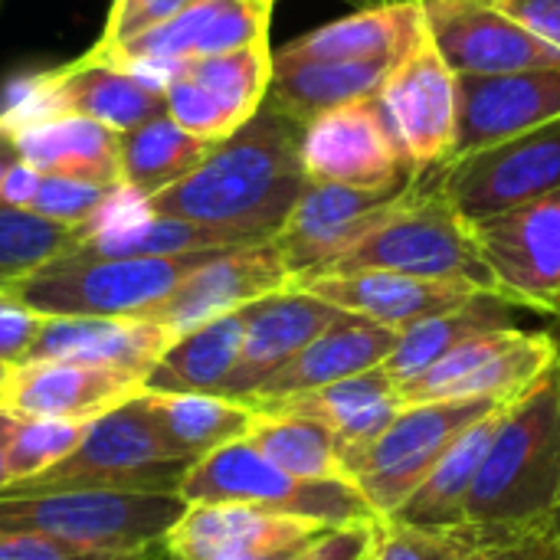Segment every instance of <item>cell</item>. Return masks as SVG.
Returning a JSON list of instances; mask_svg holds the SVG:
<instances>
[{
    "instance_id": "51",
    "label": "cell",
    "mask_w": 560,
    "mask_h": 560,
    "mask_svg": "<svg viewBox=\"0 0 560 560\" xmlns=\"http://www.w3.org/2000/svg\"><path fill=\"white\" fill-rule=\"evenodd\" d=\"M345 3H351V7L358 10V7H374V3H394V0H345Z\"/></svg>"
},
{
    "instance_id": "38",
    "label": "cell",
    "mask_w": 560,
    "mask_h": 560,
    "mask_svg": "<svg viewBox=\"0 0 560 560\" xmlns=\"http://www.w3.org/2000/svg\"><path fill=\"white\" fill-rule=\"evenodd\" d=\"M371 560H469L459 528H420L400 518H374Z\"/></svg>"
},
{
    "instance_id": "46",
    "label": "cell",
    "mask_w": 560,
    "mask_h": 560,
    "mask_svg": "<svg viewBox=\"0 0 560 560\" xmlns=\"http://www.w3.org/2000/svg\"><path fill=\"white\" fill-rule=\"evenodd\" d=\"M371 525L374 522L331 528L292 560H364L371 555Z\"/></svg>"
},
{
    "instance_id": "33",
    "label": "cell",
    "mask_w": 560,
    "mask_h": 560,
    "mask_svg": "<svg viewBox=\"0 0 560 560\" xmlns=\"http://www.w3.org/2000/svg\"><path fill=\"white\" fill-rule=\"evenodd\" d=\"M253 450H259L272 466L295 479L325 482V479H345L335 433L299 413H256L249 433L243 436Z\"/></svg>"
},
{
    "instance_id": "45",
    "label": "cell",
    "mask_w": 560,
    "mask_h": 560,
    "mask_svg": "<svg viewBox=\"0 0 560 560\" xmlns=\"http://www.w3.org/2000/svg\"><path fill=\"white\" fill-rule=\"evenodd\" d=\"M489 3L560 52V0H489Z\"/></svg>"
},
{
    "instance_id": "17",
    "label": "cell",
    "mask_w": 560,
    "mask_h": 560,
    "mask_svg": "<svg viewBox=\"0 0 560 560\" xmlns=\"http://www.w3.org/2000/svg\"><path fill=\"white\" fill-rule=\"evenodd\" d=\"M341 315H345L341 308L295 285L246 305L243 351L220 397L246 400L249 394H256L276 371H282L292 358H299V351H305Z\"/></svg>"
},
{
    "instance_id": "22",
    "label": "cell",
    "mask_w": 560,
    "mask_h": 560,
    "mask_svg": "<svg viewBox=\"0 0 560 560\" xmlns=\"http://www.w3.org/2000/svg\"><path fill=\"white\" fill-rule=\"evenodd\" d=\"M404 410L397 384L377 368L338 384H328L322 390H308L289 400H279L256 413H299L325 423L335 433L341 472L348 479L351 466L384 436V430L397 420Z\"/></svg>"
},
{
    "instance_id": "32",
    "label": "cell",
    "mask_w": 560,
    "mask_h": 560,
    "mask_svg": "<svg viewBox=\"0 0 560 560\" xmlns=\"http://www.w3.org/2000/svg\"><path fill=\"white\" fill-rule=\"evenodd\" d=\"M210 141L184 131L164 112L121 135V184H131L154 197L184 180L210 154Z\"/></svg>"
},
{
    "instance_id": "25",
    "label": "cell",
    "mask_w": 560,
    "mask_h": 560,
    "mask_svg": "<svg viewBox=\"0 0 560 560\" xmlns=\"http://www.w3.org/2000/svg\"><path fill=\"white\" fill-rule=\"evenodd\" d=\"M20 161L39 174H59L98 187L121 184V135L85 115H59L13 135Z\"/></svg>"
},
{
    "instance_id": "43",
    "label": "cell",
    "mask_w": 560,
    "mask_h": 560,
    "mask_svg": "<svg viewBox=\"0 0 560 560\" xmlns=\"http://www.w3.org/2000/svg\"><path fill=\"white\" fill-rule=\"evenodd\" d=\"M161 548L141 551V555H112V551L69 548V545L49 541V538H36V535L0 532V560H151L154 555H161Z\"/></svg>"
},
{
    "instance_id": "4",
    "label": "cell",
    "mask_w": 560,
    "mask_h": 560,
    "mask_svg": "<svg viewBox=\"0 0 560 560\" xmlns=\"http://www.w3.org/2000/svg\"><path fill=\"white\" fill-rule=\"evenodd\" d=\"M187 502L177 492H0V532L69 548L141 555L164 545Z\"/></svg>"
},
{
    "instance_id": "42",
    "label": "cell",
    "mask_w": 560,
    "mask_h": 560,
    "mask_svg": "<svg viewBox=\"0 0 560 560\" xmlns=\"http://www.w3.org/2000/svg\"><path fill=\"white\" fill-rule=\"evenodd\" d=\"M108 187H98V184H85V180H72V177H59V174H46L43 184H39V194L33 200V213L52 220V223H62L69 230H79L92 210L102 203Z\"/></svg>"
},
{
    "instance_id": "52",
    "label": "cell",
    "mask_w": 560,
    "mask_h": 560,
    "mask_svg": "<svg viewBox=\"0 0 560 560\" xmlns=\"http://www.w3.org/2000/svg\"><path fill=\"white\" fill-rule=\"evenodd\" d=\"M551 322H555V325H551L548 331H551V338L558 341V351H560V312H558V315H555V318H551Z\"/></svg>"
},
{
    "instance_id": "6",
    "label": "cell",
    "mask_w": 560,
    "mask_h": 560,
    "mask_svg": "<svg viewBox=\"0 0 560 560\" xmlns=\"http://www.w3.org/2000/svg\"><path fill=\"white\" fill-rule=\"evenodd\" d=\"M187 505H249L272 515L305 518L328 528L368 525L374 509L348 479L308 482L272 466L246 440L197 459L177 486Z\"/></svg>"
},
{
    "instance_id": "29",
    "label": "cell",
    "mask_w": 560,
    "mask_h": 560,
    "mask_svg": "<svg viewBox=\"0 0 560 560\" xmlns=\"http://www.w3.org/2000/svg\"><path fill=\"white\" fill-rule=\"evenodd\" d=\"M144 400L171 450L190 466L243 440L256 420L249 404L220 394H144Z\"/></svg>"
},
{
    "instance_id": "35",
    "label": "cell",
    "mask_w": 560,
    "mask_h": 560,
    "mask_svg": "<svg viewBox=\"0 0 560 560\" xmlns=\"http://www.w3.org/2000/svg\"><path fill=\"white\" fill-rule=\"evenodd\" d=\"M75 243V230L33 210L0 203V289L26 279L49 259L69 253Z\"/></svg>"
},
{
    "instance_id": "8",
    "label": "cell",
    "mask_w": 560,
    "mask_h": 560,
    "mask_svg": "<svg viewBox=\"0 0 560 560\" xmlns=\"http://www.w3.org/2000/svg\"><path fill=\"white\" fill-rule=\"evenodd\" d=\"M505 400H440L407 404L384 436L351 466L348 482L364 495L377 518H394L446 450Z\"/></svg>"
},
{
    "instance_id": "36",
    "label": "cell",
    "mask_w": 560,
    "mask_h": 560,
    "mask_svg": "<svg viewBox=\"0 0 560 560\" xmlns=\"http://www.w3.org/2000/svg\"><path fill=\"white\" fill-rule=\"evenodd\" d=\"M75 249L89 253V256H115V259H128V256H187V253H207V249H233L223 236H217L213 230H203L197 223L187 220H174V217H151L148 223L118 233V236H102V240H89L79 243Z\"/></svg>"
},
{
    "instance_id": "15",
    "label": "cell",
    "mask_w": 560,
    "mask_h": 560,
    "mask_svg": "<svg viewBox=\"0 0 560 560\" xmlns=\"http://www.w3.org/2000/svg\"><path fill=\"white\" fill-rule=\"evenodd\" d=\"M400 190L404 187L361 190L345 184H308L272 236L292 285L322 276L400 197Z\"/></svg>"
},
{
    "instance_id": "55",
    "label": "cell",
    "mask_w": 560,
    "mask_h": 560,
    "mask_svg": "<svg viewBox=\"0 0 560 560\" xmlns=\"http://www.w3.org/2000/svg\"><path fill=\"white\" fill-rule=\"evenodd\" d=\"M0 118H3V105H0ZM0 131H3V128H0Z\"/></svg>"
},
{
    "instance_id": "13",
    "label": "cell",
    "mask_w": 560,
    "mask_h": 560,
    "mask_svg": "<svg viewBox=\"0 0 560 560\" xmlns=\"http://www.w3.org/2000/svg\"><path fill=\"white\" fill-rule=\"evenodd\" d=\"M289 285H292L289 269L279 249L272 246V240L253 246H233L200 262L167 299H161L154 308L141 312L138 318L161 325L177 341L180 335L203 328L223 315H233Z\"/></svg>"
},
{
    "instance_id": "48",
    "label": "cell",
    "mask_w": 560,
    "mask_h": 560,
    "mask_svg": "<svg viewBox=\"0 0 560 560\" xmlns=\"http://www.w3.org/2000/svg\"><path fill=\"white\" fill-rule=\"evenodd\" d=\"M13 413L0 410V492L10 489V466H7V450H10V430H13Z\"/></svg>"
},
{
    "instance_id": "20",
    "label": "cell",
    "mask_w": 560,
    "mask_h": 560,
    "mask_svg": "<svg viewBox=\"0 0 560 560\" xmlns=\"http://www.w3.org/2000/svg\"><path fill=\"white\" fill-rule=\"evenodd\" d=\"M295 289H305L328 305L387 325L394 331H404L423 318L453 312L486 292L456 285V282H433L400 272H381V269H361V272H338V276H318Z\"/></svg>"
},
{
    "instance_id": "18",
    "label": "cell",
    "mask_w": 560,
    "mask_h": 560,
    "mask_svg": "<svg viewBox=\"0 0 560 560\" xmlns=\"http://www.w3.org/2000/svg\"><path fill=\"white\" fill-rule=\"evenodd\" d=\"M560 118V69L509 75H459L456 158L472 154Z\"/></svg>"
},
{
    "instance_id": "26",
    "label": "cell",
    "mask_w": 560,
    "mask_h": 560,
    "mask_svg": "<svg viewBox=\"0 0 560 560\" xmlns=\"http://www.w3.org/2000/svg\"><path fill=\"white\" fill-rule=\"evenodd\" d=\"M390 59H364V62H282L272 56V82L266 105L276 112L308 125L315 115L371 98L381 92Z\"/></svg>"
},
{
    "instance_id": "30",
    "label": "cell",
    "mask_w": 560,
    "mask_h": 560,
    "mask_svg": "<svg viewBox=\"0 0 560 560\" xmlns=\"http://www.w3.org/2000/svg\"><path fill=\"white\" fill-rule=\"evenodd\" d=\"M512 308L509 302L495 299V295H479L453 312L423 318L410 328L400 331L394 354L381 364V371L400 387L410 384L413 377L427 374L436 361H443L459 341L489 331V328H515L512 325Z\"/></svg>"
},
{
    "instance_id": "41",
    "label": "cell",
    "mask_w": 560,
    "mask_h": 560,
    "mask_svg": "<svg viewBox=\"0 0 560 560\" xmlns=\"http://www.w3.org/2000/svg\"><path fill=\"white\" fill-rule=\"evenodd\" d=\"M151 217H154V207L144 190H138L131 184H115L105 190V197L92 210V217L75 230V240L89 243V240H102V236H118V233H128V230L148 223Z\"/></svg>"
},
{
    "instance_id": "3",
    "label": "cell",
    "mask_w": 560,
    "mask_h": 560,
    "mask_svg": "<svg viewBox=\"0 0 560 560\" xmlns=\"http://www.w3.org/2000/svg\"><path fill=\"white\" fill-rule=\"evenodd\" d=\"M361 269L456 282L499 299L492 272L472 240L469 220L443 190L440 167L417 174L400 190V197L322 276Z\"/></svg>"
},
{
    "instance_id": "14",
    "label": "cell",
    "mask_w": 560,
    "mask_h": 560,
    "mask_svg": "<svg viewBox=\"0 0 560 560\" xmlns=\"http://www.w3.org/2000/svg\"><path fill=\"white\" fill-rule=\"evenodd\" d=\"M430 36L456 75L560 69V52L489 0H420Z\"/></svg>"
},
{
    "instance_id": "28",
    "label": "cell",
    "mask_w": 560,
    "mask_h": 560,
    "mask_svg": "<svg viewBox=\"0 0 560 560\" xmlns=\"http://www.w3.org/2000/svg\"><path fill=\"white\" fill-rule=\"evenodd\" d=\"M243 308L180 335L144 377V394H220L243 351Z\"/></svg>"
},
{
    "instance_id": "2",
    "label": "cell",
    "mask_w": 560,
    "mask_h": 560,
    "mask_svg": "<svg viewBox=\"0 0 560 560\" xmlns=\"http://www.w3.org/2000/svg\"><path fill=\"white\" fill-rule=\"evenodd\" d=\"M560 518V351L502 410L466 505V528L518 532Z\"/></svg>"
},
{
    "instance_id": "49",
    "label": "cell",
    "mask_w": 560,
    "mask_h": 560,
    "mask_svg": "<svg viewBox=\"0 0 560 560\" xmlns=\"http://www.w3.org/2000/svg\"><path fill=\"white\" fill-rule=\"evenodd\" d=\"M20 161V154H16V144H13V135H7V131H0V180H3V174L13 167Z\"/></svg>"
},
{
    "instance_id": "11",
    "label": "cell",
    "mask_w": 560,
    "mask_h": 560,
    "mask_svg": "<svg viewBox=\"0 0 560 560\" xmlns=\"http://www.w3.org/2000/svg\"><path fill=\"white\" fill-rule=\"evenodd\" d=\"M453 207L472 223L560 190V118L440 167Z\"/></svg>"
},
{
    "instance_id": "7",
    "label": "cell",
    "mask_w": 560,
    "mask_h": 560,
    "mask_svg": "<svg viewBox=\"0 0 560 560\" xmlns=\"http://www.w3.org/2000/svg\"><path fill=\"white\" fill-rule=\"evenodd\" d=\"M190 463L164 440L144 394L89 423L82 443L49 472L7 492H177Z\"/></svg>"
},
{
    "instance_id": "5",
    "label": "cell",
    "mask_w": 560,
    "mask_h": 560,
    "mask_svg": "<svg viewBox=\"0 0 560 560\" xmlns=\"http://www.w3.org/2000/svg\"><path fill=\"white\" fill-rule=\"evenodd\" d=\"M217 253L220 249L115 259L89 256L72 246L26 279L7 285V292L43 318H125L154 308Z\"/></svg>"
},
{
    "instance_id": "34",
    "label": "cell",
    "mask_w": 560,
    "mask_h": 560,
    "mask_svg": "<svg viewBox=\"0 0 560 560\" xmlns=\"http://www.w3.org/2000/svg\"><path fill=\"white\" fill-rule=\"evenodd\" d=\"M187 75L230 115L236 128H243L266 105L272 82V46L262 39L233 52L187 59Z\"/></svg>"
},
{
    "instance_id": "31",
    "label": "cell",
    "mask_w": 560,
    "mask_h": 560,
    "mask_svg": "<svg viewBox=\"0 0 560 560\" xmlns=\"http://www.w3.org/2000/svg\"><path fill=\"white\" fill-rule=\"evenodd\" d=\"M66 115H85L102 121L115 135H125L158 115H164V95L141 89L131 75L115 66L75 59L62 66L59 75Z\"/></svg>"
},
{
    "instance_id": "37",
    "label": "cell",
    "mask_w": 560,
    "mask_h": 560,
    "mask_svg": "<svg viewBox=\"0 0 560 560\" xmlns=\"http://www.w3.org/2000/svg\"><path fill=\"white\" fill-rule=\"evenodd\" d=\"M89 423L82 420H56V417H16L10 430V489L23 486L52 466H59L85 436Z\"/></svg>"
},
{
    "instance_id": "53",
    "label": "cell",
    "mask_w": 560,
    "mask_h": 560,
    "mask_svg": "<svg viewBox=\"0 0 560 560\" xmlns=\"http://www.w3.org/2000/svg\"><path fill=\"white\" fill-rule=\"evenodd\" d=\"M3 377H7V364H0V387H3Z\"/></svg>"
},
{
    "instance_id": "16",
    "label": "cell",
    "mask_w": 560,
    "mask_h": 560,
    "mask_svg": "<svg viewBox=\"0 0 560 560\" xmlns=\"http://www.w3.org/2000/svg\"><path fill=\"white\" fill-rule=\"evenodd\" d=\"M144 394V377L75 364V361H23L7 368L0 410L13 417H56L92 423Z\"/></svg>"
},
{
    "instance_id": "54",
    "label": "cell",
    "mask_w": 560,
    "mask_h": 560,
    "mask_svg": "<svg viewBox=\"0 0 560 560\" xmlns=\"http://www.w3.org/2000/svg\"><path fill=\"white\" fill-rule=\"evenodd\" d=\"M151 560H167V555H164V548H161V555H154Z\"/></svg>"
},
{
    "instance_id": "12",
    "label": "cell",
    "mask_w": 560,
    "mask_h": 560,
    "mask_svg": "<svg viewBox=\"0 0 560 560\" xmlns=\"http://www.w3.org/2000/svg\"><path fill=\"white\" fill-rule=\"evenodd\" d=\"M302 164L312 184L390 190L410 184V164L377 95L315 115L302 131Z\"/></svg>"
},
{
    "instance_id": "19",
    "label": "cell",
    "mask_w": 560,
    "mask_h": 560,
    "mask_svg": "<svg viewBox=\"0 0 560 560\" xmlns=\"http://www.w3.org/2000/svg\"><path fill=\"white\" fill-rule=\"evenodd\" d=\"M328 525L272 515L249 505H187L164 538L167 560H213L246 551H305Z\"/></svg>"
},
{
    "instance_id": "40",
    "label": "cell",
    "mask_w": 560,
    "mask_h": 560,
    "mask_svg": "<svg viewBox=\"0 0 560 560\" xmlns=\"http://www.w3.org/2000/svg\"><path fill=\"white\" fill-rule=\"evenodd\" d=\"M469 560H560V518L518 532H476L459 525Z\"/></svg>"
},
{
    "instance_id": "47",
    "label": "cell",
    "mask_w": 560,
    "mask_h": 560,
    "mask_svg": "<svg viewBox=\"0 0 560 560\" xmlns=\"http://www.w3.org/2000/svg\"><path fill=\"white\" fill-rule=\"evenodd\" d=\"M43 177H46V174H39L33 164L16 161V164L3 174V180H0V203H3V207L30 210L33 200H36V194H39Z\"/></svg>"
},
{
    "instance_id": "24",
    "label": "cell",
    "mask_w": 560,
    "mask_h": 560,
    "mask_svg": "<svg viewBox=\"0 0 560 560\" xmlns=\"http://www.w3.org/2000/svg\"><path fill=\"white\" fill-rule=\"evenodd\" d=\"M420 0H394L358 7L341 20H331L299 39L272 49L282 62H364V59H397L413 36L423 30Z\"/></svg>"
},
{
    "instance_id": "1",
    "label": "cell",
    "mask_w": 560,
    "mask_h": 560,
    "mask_svg": "<svg viewBox=\"0 0 560 560\" xmlns=\"http://www.w3.org/2000/svg\"><path fill=\"white\" fill-rule=\"evenodd\" d=\"M302 121L262 105L184 180L154 194V213L213 230L230 246L272 240L312 184L302 164Z\"/></svg>"
},
{
    "instance_id": "39",
    "label": "cell",
    "mask_w": 560,
    "mask_h": 560,
    "mask_svg": "<svg viewBox=\"0 0 560 560\" xmlns=\"http://www.w3.org/2000/svg\"><path fill=\"white\" fill-rule=\"evenodd\" d=\"M59 75H62V66L39 69V72H16L13 79H7L0 85V105H3L0 128L7 135H20L26 128L46 125L66 115Z\"/></svg>"
},
{
    "instance_id": "23",
    "label": "cell",
    "mask_w": 560,
    "mask_h": 560,
    "mask_svg": "<svg viewBox=\"0 0 560 560\" xmlns=\"http://www.w3.org/2000/svg\"><path fill=\"white\" fill-rule=\"evenodd\" d=\"M174 338L138 315L125 318H46L26 361H75L148 377Z\"/></svg>"
},
{
    "instance_id": "56",
    "label": "cell",
    "mask_w": 560,
    "mask_h": 560,
    "mask_svg": "<svg viewBox=\"0 0 560 560\" xmlns=\"http://www.w3.org/2000/svg\"><path fill=\"white\" fill-rule=\"evenodd\" d=\"M364 560H371V555H368V558H364Z\"/></svg>"
},
{
    "instance_id": "10",
    "label": "cell",
    "mask_w": 560,
    "mask_h": 560,
    "mask_svg": "<svg viewBox=\"0 0 560 560\" xmlns=\"http://www.w3.org/2000/svg\"><path fill=\"white\" fill-rule=\"evenodd\" d=\"M469 226L499 299L555 318L560 312V190Z\"/></svg>"
},
{
    "instance_id": "21",
    "label": "cell",
    "mask_w": 560,
    "mask_h": 560,
    "mask_svg": "<svg viewBox=\"0 0 560 560\" xmlns=\"http://www.w3.org/2000/svg\"><path fill=\"white\" fill-rule=\"evenodd\" d=\"M397 338L400 331L345 312L328 331H322L305 351H299V358H292L282 371H276L243 404H249L253 410H266L279 400L377 371L394 354Z\"/></svg>"
},
{
    "instance_id": "9",
    "label": "cell",
    "mask_w": 560,
    "mask_h": 560,
    "mask_svg": "<svg viewBox=\"0 0 560 560\" xmlns=\"http://www.w3.org/2000/svg\"><path fill=\"white\" fill-rule=\"evenodd\" d=\"M387 121L404 148L410 174H427L456 158L459 138V75L436 49L430 26L394 59L381 92Z\"/></svg>"
},
{
    "instance_id": "27",
    "label": "cell",
    "mask_w": 560,
    "mask_h": 560,
    "mask_svg": "<svg viewBox=\"0 0 560 560\" xmlns=\"http://www.w3.org/2000/svg\"><path fill=\"white\" fill-rule=\"evenodd\" d=\"M509 404V400H505ZM505 404H499L492 413L476 420L433 466V472L420 482V489L407 499V505L394 515L407 525L420 528H459L466 525V505L476 489V479L482 472L489 443L495 436V427L502 420Z\"/></svg>"
},
{
    "instance_id": "44",
    "label": "cell",
    "mask_w": 560,
    "mask_h": 560,
    "mask_svg": "<svg viewBox=\"0 0 560 560\" xmlns=\"http://www.w3.org/2000/svg\"><path fill=\"white\" fill-rule=\"evenodd\" d=\"M43 322L46 318L39 312H33L16 295L0 289V364H7V368L23 364Z\"/></svg>"
},
{
    "instance_id": "50",
    "label": "cell",
    "mask_w": 560,
    "mask_h": 560,
    "mask_svg": "<svg viewBox=\"0 0 560 560\" xmlns=\"http://www.w3.org/2000/svg\"><path fill=\"white\" fill-rule=\"evenodd\" d=\"M302 551H279V548H269V551H246V555H226V558L213 560H292Z\"/></svg>"
}]
</instances>
